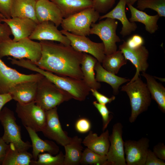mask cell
<instances>
[{"label": "cell", "mask_w": 165, "mask_h": 165, "mask_svg": "<svg viewBox=\"0 0 165 165\" xmlns=\"http://www.w3.org/2000/svg\"><path fill=\"white\" fill-rule=\"evenodd\" d=\"M41 56L33 63L44 70L56 75L83 79L81 63L83 53L75 50L70 45L66 46L54 41H41Z\"/></svg>", "instance_id": "6da1fadb"}, {"label": "cell", "mask_w": 165, "mask_h": 165, "mask_svg": "<svg viewBox=\"0 0 165 165\" xmlns=\"http://www.w3.org/2000/svg\"><path fill=\"white\" fill-rule=\"evenodd\" d=\"M44 76L37 73L26 75L8 66L0 58V94L9 93L16 84L25 82L38 81Z\"/></svg>", "instance_id": "30bf717a"}, {"label": "cell", "mask_w": 165, "mask_h": 165, "mask_svg": "<svg viewBox=\"0 0 165 165\" xmlns=\"http://www.w3.org/2000/svg\"><path fill=\"white\" fill-rule=\"evenodd\" d=\"M126 4L127 5H133L138 0H125Z\"/></svg>", "instance_id": "bcb514c9"}, {"label": "cell", "mask_w": 165, "mask_h": 165, "mask_svg": "<svg viewBox=\"0 0 165 165\" xmlns=\"http://www.w3.org/2000/svg\"><path fill=\"white\" fill-rule=\"evenodd\" d=\"M164 161L158 158L153 152L149 149L145 165H165Z\"/></svg>", "instance_id": "b9f144b4"}, {"label": "cell", "mask_w": 165, "mask_h": 165, "mask_svg": "<svg viewBox=\"0 0 165 165\" xmlns=\"http://www.w3.org/2000/svg\"><path fill=\"white\" fill-rule=\"evenodd\" d=\"M129 82L122 87L121 90L126 92L129 98L131 114L129 121L133 123L140 114L147 110L152 98L146 84L140 77Z\"/></svg>", "instance_id": "277c9868"}, {"label": "cell", "mask_w": 165, "mask_h": 165, "mask_svg": "<svg viewBox=\"0 0 165 165\" xmlns=\"http://www.w3.org/2000/svg\"><path fill=\"white\" fill-rule=\"evenodd\" d=\"M100 13L89 8L63 19L61 26L63 30L73 34L86 36L90 34L91 25L99 19Z\"/></svg>", "instance_id": "8992f818"}, {"label": "cell", "mask_w": 165, "mask_h": 165, "mask_svg": "<svg viewBox=\"0 0 165 165\" xmlns=\"http://www.w3.org/2000/svg\"><path fill=\"white\" fill-rule=\"evenodd\" d=\"M131 13V17L129 19L131 22H138L143 24L146 31L152 34L155 33L158 29L157 22L160 18L157 14L150 15L145 12L139 10L133 5H127Z\"/></svg>", "instance_id": "d4e9b609"}, {"label": "cell", "mask_w": 165, "mask_h": 165, "mask_svg": "<svg viewBox=\"0 0 165 165\" xmlns=\"http://www.w3.org/2000/svg\"><path fill=\"white\" fill-rule=\"evenodd\" d=\"M41 56L39 42L28 38L14 41L11 38L0 42V58L7 56L15 59L26 58L33 63L38 61Z\"/></svg>", "instance_id": "3957f363"}, {"label": "cell", "mask_w": 165, "mask_h": 165, "mask_svg": "<svg viewBox=\"0 0 165 165\" xmlns=\"http://www.w3.org/2000/svg\"><path fill=\"white\" fill-rule=\"evenodd\" d=\"M82 139L77 136L72 138L70 142L64 146L65 151L63 165H78L83 150Z\"/></svg>", "instance_id": "83f0119b"}, {"label": "cell", "mask_w": 165, "mask_h": 165, "mask_svg": "<svg viewBox=\"0 0 165 165\" xmlns=\"http://www.w3.org/2000/svg\"><path fill=\"white\" fill-rule=\"evenodd\" d=\"M46 121L41 132L48 139L62 146L68 143L72 138L62 129L59 121L57 107L46 111Z\"/></svg>", "instance_id": "8fae6325"}, {"label": "cell", "mask_w": 165, "mask_h": 165, "mask_svg": "<svg viewBox=\"0 0 165 165\" xmlns=\"http://www.w3.org/2000/svg\"><path fill=\"white\" fill-rule=\"evenodd\" d=\"M36 0V1H37V0Z\"/></svg>", "instance_id": "7dc6e473"}, {"label": "cell", "mask_w": 165, "mask_h": 165, "mask_svg": "<svg viewBox=\"0 0 165 165\" xmlns=\"http://www.w3.org/2000/svg\"><path fill=\"white\" fill-rule=\"evenodd\" d=\"M123 126L120 122L114 124L109 136L110 145L106 155L108 165H126L122 135Z\"/></svg>", "instance_id": "4fadbf2b"}, {"label": "cell", "mask_w": 165, "mask_h": 165, "mask_svg": "<svg viewBox=\"0 0 165 165\" xmlns=\"http://www.w3.org/2000/svg\"><path fill=\"white\" fill-rule=\"evenodd\" d=\"M125 42L127 46L131 49H135L143 46L145 43L144 38L138 34H134L129 37Z\"/></svg>", "instance_id": "74e56055"}, {"label": "cell", "mask_w": 165, "mask_h": 165, "mask_svg": "<svg viewBox=\"0 0 165 165\" xmlns=\"http://www.w3.org/2000/svg\"><path fill=\"white\" fill-rule=\"evenodd\" d=\"M149 142V139L144 137L137 141L129 140L124 142L127 165H145Z\"/></svg>", "instance_id": "5bb4252c"}, {"label": "cell", "mask_w": 165, "mask_h": 165, "mask_svg": "<svg viewBox=\"0 0 165 165\" xmlns=\"http://www.w3.org/2000/svg\"><path fill=\"white\" fill-rule=\"evenodd\" d=\"M141 75L146 79V84L151 98L156 101L161 111L165 113V87L161 83L157 82L153 76L145 72H142Z\"/></svg>", "instance_id": "f1b7e54d"}, {"label": "cell", "mask_w": 165, "mask_h": 165, "mask_svg": "<svg viewBox=\"0 0 165 165\" xmlns=\"http://www.w3.org/2000/svg\"><path fill=\"white\" fill-rule=\"evenodd\" d=\"M119 50L123 53L127 60L130 61L136 68L134 75L130 81H132L140 76V72H145L149 65L147 62L149 53L144 45L139 47L131 49L126 44L125 41L119 46Z\"/></svg>", "instance_id": "9a60e30c"}, {"label": "cell", "mask_w": 165, "mask_h": 165, "mask_svg": "<svg viewBox=\"0 0 165 165\" xmlns=\"http://www.w3.org/2000/svg\"><path fill=\"white\" fill-rule=\"evenodd\" d=\"M97 61L91 55L83 53L81 65L83 80L90 89L97 90L101 87V84L96 80L94 72L95 66Z\"/></svg>", "instance_id": "603a6c76"}, {"label": "cell", "mask_w": 165, "mask_h": 165, "mask_svg": "<svg viewBox=\"0 0 165 165\" xmlns=\"http://www.w3.org/2000/svg\"><path fill=\"white\" fill-rule=\"evenodd\" d=\"M19 65L20 67L42 74L77 101H84L90 92V88L83 79L56 75L41 69L28 59H22Z\"/></svg>", "instance_id": "7a4b0ae2"}, {"label": "cell", "mask_w": 165, "mask_h": 165, "mask_svg": "<svg viewBox=\"0 0 165 165\" xmlns=\"http://www.w3.org/2000/svg\"><path fill=\"white\" fill-rule=\"evenodd\" d=\"M13 0H0V13L5 18H11V12Z\"/></svg>", "instance_id": "ab89813d"}, {"label": "cell", "mask_w": 165, "mask_h": 165, "mask_svg": "<svg viewBox=\"0 0 165 165\" xmlns=\"http://www.w3.org/2000/svg\"><path fill=\"white\" fill-rule=\"evenodd\" d=\"M35 12L38 23L49 21L58 27L64 18L59 8L50 0H37Z\"/></svg>", "instance_id": "e0dca14e"}, {"label": "cell", "mask_w": 165, "mask_h": 165, "mask_svg": "<svg viewBox=\"0 0 165 165\" xmlns=\"http://www.w3.org/2000/svg\"><path fill=\"white\" fill-rule=\"evenodd\" d=\"M91 123L87 119L82 118L76 122L75 128L76 130L80 133H85L89 132L91 128Z\"/></svg>", "instance_id": "8d00e7d4"}, {"label": "cell", "mask_w": 165, "mask_h": 165, "mask_svg": "<svg viewBox=\"0 0 165 165\" xmlns=\"http://www.w3.org/2000/svg\"><path fill=\"white\" fill-rule=\"evenodd\" d=\"M32 142L33 160H36L41 153L47 152L52 155H57L59 152V148L53 141L43 140L38 135L37 132L28 127H25Z\"/></svg>", "instance_id": "7402d4cb"}, {"label": "cell", "mask_w": 165, "mask_h": 165, "mask_svg": "<svg viewBox=\"0 0 165 165\" xmlns=\"http://www.w3.org/2000/svg\"><path fill=\"white\" fill-rule=\"evenodd\" d=\"M152 152L158 158L165 160V145L163 143L160 142L155 145Z\"/></svg>", "instance_id": "7bdbcfd3"}, {"label": "cell", "mask_w": 165, "mask_h": 165, "mask_svg": "<svg viewBox=\"0 0 165 165\" xmlns=\"http://www.w3.org/2000/svg\"><path fill=\"white\" fill-rule=\"evenodd\" d=\"M90 90L93 95L95 97L98 102L100 104L106 105L108 103H110L116 99L115 96L108 97L99 92L97 90L90 89Z\"/></svg>", "instance_id": "60d3db41"}, {"label": "cell", "mask_w": 165, "mask_h": 165, "mask_svg": "<svg viewBox=\"0 0 165 165\" xmlns=\"http://www.w3.org/2000/svg\"><path fill=\"white\" fill-rule=\"evenodd\" d=\"M14 112L7 107L2 108L0 112V122L4 132L2 137L7 144L12 143L19 151H27L32 147L28 141L24 142L21 138L20 127L16 122Z\"/></svg>", "instance_id": "52a82bcc"}, {"label": "cell", "mask_w": 165, "mask_h": 165, "mask_svg": "<svg viewBox=\"0 0 165 165\" xmlns=\"http://www.w3.org/2000/svg\"><path fill=\"white\" fill-rule=\"evenodd\" d=\"M15 112L24 127H29L36 132L42 131L46 121V111L35 101L27 104L17 102Z\"/></svg>", "instance_id": "9c48e42d"}, {"label": "cell", "mask_w": 165, "mask_h": 165, "mask_svg": "<svg viewBox=\"0 0 165 165\" xmlns=\"http://www.w3.org/2000/svg\"><path fill=\"white\" fill-rule=\"evenodd\" d=\"M64 154L62 151L60 152L55 156L49 153H40L36 160H32L31 165H63Z\"/></svg>", "instance_id": "1f68e13d"}, {"label": "cell", "mask_w": 165, "mask_h": 165, "mask_svg": "<svg viewBox=\"0 0 165 165\" xmlns=\"http://www.w3.org/2000/svg\"><path fill=\"white\" fill-rule=\"evenodd\" d=\"M127 60L120 50L108 55H105L102 62V67L107 71L116 74L120 68L127 64Z\"/></svg>", "instance_id": "4dcf8cb0"}, {"label": "cell", "mask_w": 165, "mask_h": 165, "mask_svg": "<svg viewBox=\"0 0 165 165\" xmlns=\"http://www.w3.org/2000/svg\"><path fill=\"white\" fill-rule=\"evenodd\" d=\"M52 22L44 21L37 24L28 37L32 40L57 41L66 46L70 45V41L63 34Z\"/></svg>", "instance_id": "2e32d148"}, {"label": "cell", "mask_w": 165, "mask_h": 165, "mask_svg": "<svg viewBox=\"0 0 165 165\" xmlns=\"http://www.w3.org/2000/svg\"><path fill=\"white\" fill-rule=\"evenodd\" d=\"M2 22L6 23L9 26L12 34V39L14 41L21 39L28 38L36 28L38 24L30 19L19 17L3 18Z\"/></svg>", "instance_id": "ac0fdd59"}, {"label": "cell", "mask_w": 165, "mask_h": 165, "mask_svg": "<svg viewBox=\"0 0 165 165\" xmlns=\"http://www.w3.org/2000/svg\"><path fill=\"white\" fill-rule=\"evenodd\" d=\"M60 31L68 38L70 41V46L75 50L88 53L101 63L105 56L102 42H94L86 36L75 35L63 29Z\"/></svg>", "instance_id": "7c38bea8"}, {"label": "cell", "mask_w": 165, "mask_h": 165, "mask_svg": "<svg viewBox=\"0 0 165 165\" xmlns=\"http://www.w3.org/2000/svg\"><path fill=\"white\" fill-rule=\"evenodd\" d=\"M96 72L95 79L98 82H106L112 87L113 93L117 95L119 93V89L122 84L130 81L128 79L121 77L116 75L105 69L97 61L94 67Z\"/></svg>", "instance_id": "4316f807"}, {"label": "cell", "mask_w": 165, "mask_h": 165, "mask_svg": "<svg viewBox=\"0 0 165 165\" xmlns=\"http://www.w3.org/2000/svg\"><path fill=\"white\" fill-rule=\"evenodd\" d=\"M0 14H1V13H0Z\"/></svg>", "instance_id": "c3c4849f"}, {"label": "cell", "mask_w": 165, "mask_h": 165, "mask_svg": "<svg viewBox=\"0 0 165 165\" xmlns=\"http://www.w3.org/2000/svg\"><path fill=\"white\" fill-rule=\"evenodd\" d=\"M3 18L4 17L0 14V42L10 39V36L12 35L8 25L6 23H2Z\"/></svg>", "instance_id": "f35d334b"}, {"label": "cell", "mask_w": 165, "mask_h": 165, "mask_svg": "<svg viewBox=\"0 0 165 165\" xmlns=\"http://www.w3.org/2000/svg\"><path fill=\"white\" fill-rule=\"evenodd\" d=\"M60 9L63 18H66L86 9L93 7L92 0H50Z\"/></svg>", "instance_id": "484cf974"}, {"label": "cell", "mask_w": 165, "mask_h": 165, "mask_svg": "<svg viewBox=\"0 0 165 165\" xmlns=\"http://www.w3.org/2000/svg\"><path fill=\"white\" fill-rule=\"evenodd\" d=\"M13 99L9 93L0 94V112L3 106Z\"/></svg>", "instance_id": "f6af8a7d"}, {"label": "cell", "mask_w": 165, "mask_h": 165, "mask_svg": "<svg viewBox=\"0 0 165 165\" xmlns=\"http://www.w3.org/2000/svg\"><path fill=\"white\" fill-rule=\"evenodd\" d=\"M137 5L139 10L150 9L156 11L160 17L165 16V0H138Z\"/></svg>", "instance_id": "836d02e7"}, {"label": "cell", "mask_w": 165, "mask_h": 165, "mask_svg": "<svg viewBox=\"0 0 165 165\" xmlns=\"http://www.w3.org/2000/svg\"><path fill=\"white\" fill-rule=\"evenodd\" d=\"M97 23L91 25L90 34L97 35L102 41L105 55L112 54L117 50L116 42L121 39L116 33L118 22L116 19L107 18Z\"/></svg>", "instance_id": "ba28073f"}, {"label": "cell", "mask_w": 165, "mask_h": 165, "mask_svg": "<svg viewBox=\"0 0 165 165\" xmlns=\"http://www.w3.org/2000/svg\"><path fill=\"white\" fill-rule=\"evenodd\" d=\"M93 104L101 115L102 121V131H105L113 118L112 113L108 110L106 105L100 104L97 101L93 102Z\"/></svg>", "instance_id": "e575fe53"}, {"label": "cell", "mask_w": 165, "mask_h": 165, "mask_svg": "<svg viewBox=\"0 0 165 165\" xmlns=\"http://www.w3.org/2000/svg\"><path fill=\"white\" fill-rule=\"evenodd\" d=\"M82 143L87 148L101 155L106 156L110 145L109 132L107 130L98 136L96 133L90 131Z\"/></svg>", "instance_id": "44dd1931"}, {"label": "cell", "mask_w": 165, "mask_h": 165, "mask_svg": "<svg viewBox=\"0 0 165 165\" xmlns=\"http://www.w3.org/2000/svg\"><path fill=\"white\" fill-rule=\"evenodd\" d=\"M36 1L13 0L11 12V17L30 19L38 24L35 12Z\"/></svg>", "instance_id": "cb8c5ba5"}, {"label": "cell", "mask_w": 165, "mask_h": 165, "mask_svg": "<svg viewBox=\"0 0 165 165\" xmlns=\"http://www.w3.org/2000/svg\"><path fill=\"white\" fill-rule=\"evenodd\" d=\"M126 3L125 0H119L116 6L111 11L100 16L99 20L109 18L120 21L122 25L120 33L125 37L130 34L137 28L136 24L130 22L128 19L125 11Z\"/></svg>", "instance_id": "d6986e66"}, {"label": "cell", "mask_w": 165, "mask_h": 165, "mask_svg": "<svg viewBox=\"0 0 165 165\" xmlns=\"http://www.w3.org/2000/svg\"><path fill=\"white\" fill-rule=\"evenodd\" d=\"M9 144L0 137V165H2L8 150Z\"/></svg>", "instance_id": "ee69618b"}, {"label": "cell", "mask_w": 165, "mask_h": 165, "mask_svg": "<svg viewBox=\"0 0 165 165\" xmlns=\"http://www.w3.org/2000/svg\"><path fill=\"white\" fill-rule=\"evenodd\" d=\"M9 146L2 165H29L33 160L32 154L17 150L12 143Z\"/></svg>", "instance_id": "f546056e"}, {"label": "cell", "mask_w": 165, "mask_h": 165, "mask_svg": "<svg viewBox=\"0 0 165 165\" xmlns=\"http://www.w3.org/2000/svg\"><path fill=\"white\" fill-rule=\"evenodd\" d=\"M80 164L108 165L107 158L106 156L101 155L87 148L83 151Z\"/></svg>", "instance_id": "d6a6232c"}, {"label": "cell", "mask_w": 165, "mask_h": 165, "mask_svg": "<svg viewBox=\"0 0 165 165\" xmlns=\"http://www.w3.org/2000/svg\"><path fill=\"white\" fill-rule=\"evenodd\" d=\"M93 7L99 13H106L114 5L116 0H92Z\"/></svg>", "instance_id": "d590c367"}, {"label": "cell", "mask_w": 165, "mask_h": 165, "mask_svg": "<svg viewBox=\"0 0 165 165\" xmlns=\"http://www.w3.org/2000/svg\"><path fill=\"white\" fill-rule=\"evenodd\" d=\"M72 98L68 93L58 87L44 76L37 82L35 101L45 111Z\"/></svg>", "instance_id": "5b68a950"}, {"label": "cell", "mask_w": 165, "mask_h": 165, "mask_svg": "<svg viewBox=\"0 0 165 165\" xmlns=\"http://www.w3.org/2000/svg\"><path fill=\"white\" fill-rule=\"evenodd\" d=\"M38 81H30L20 83L10 90L13 99L21 104L34 101L36 95Z\"/></svg>", "instance_id": "ffe728a7"}]
</instances>
